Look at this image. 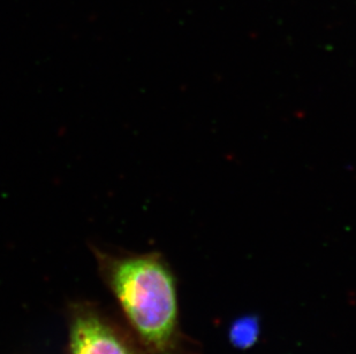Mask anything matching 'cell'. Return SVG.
Listing matches in <instances>:
<instances>
[{
	"mask_svg": "<svg viewBox=\"0 0 356 354\" xmlns=\"http://www.w3.org/2000/svg\"><path fill=\"white\" fill-rule=\"evenodd\" d=\"M101 280L145 354H182L177 280L161 254L90 245Z\"/></svg>",
	"mask_w": 356,
	"mask_h": 354,
	"instance_id": "1",
	"label": "cell"
},
{
	"mask_svg": "<svg viewBox=\"0 0 356 354\" xmlns=\"http://www.w3.org/2000/svg\"><path fill=\"white\" fill-rule=\"evenodd\" d=\"M65 354H145L124 324L92 301L68 305Z\"/></svg>",
	"mask_w": 356,
	"mask_h": 354,
	"instance_id": "2",
	"label": "cell"
},
{
	"mask_svg": "<svg viewBox=\"0 0 356 354\" xmlns=\"http://www.w3.org/2000/svg\"><path fill=\"white\" fill-rule=\"evenodd\" d=\"M261 322L256 315H245L236 319L229 329V341L238 350H248L259 341Z\"/></svg>",
	"mask_w": 356,
	"mask_h": 354,
	"instance_id": "3",
	"label": "cell"
}]
</instances>
